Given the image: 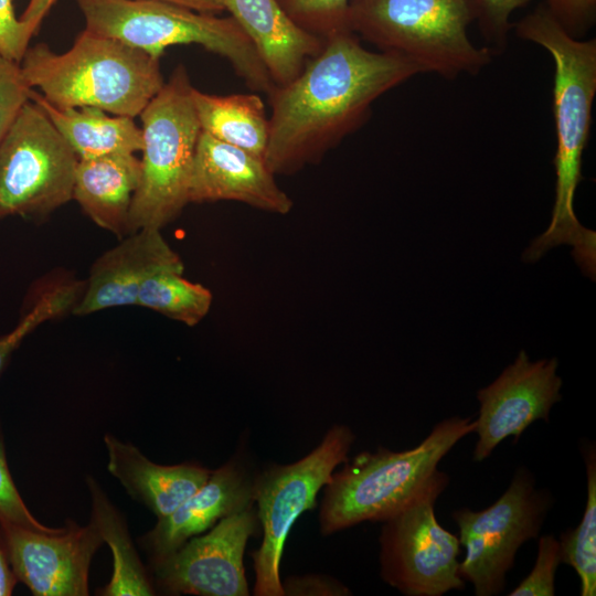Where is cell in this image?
<instances>
[{
	"label": "cell",
	"instance_id": "8992f818",
	"mask_svg": "<svg viewBox=\"0 0 596 596\" xmlns=\"http://www.w3.org/2000/svg\"><path fill=\"white\" fill-rule=\"evenodd\" d=\"M75 1L89 31L158 58L169 46L196 44L228 61L252 91L268 95L275 87L252 41L231 15L156 0Z\"/></svg>",
	"mask_w": 596,
	"mask_h": 596
},
{
	"label": "cell",
	"instance_id": "83f0119b",
	"mask_svg": "<svg viewBox=\"0 0 596 596\" xmlns=\"http://www.w3.org/2000/svg\"><path fill=\"white\" fill-rule=\"evenodd\" d=\"M560 563V541L551 534L541 536L532 571L509 595L553 596L555 594V573Z\"/></svg>",
	"mask_w": 596,
	"mask_h": 596
},
{
	"label": "cell",
	"instance_id": "6da1fadb",
	"mask_svg": "<svg viewBox=\"0 0 596 596\" xmlns=\"http://www.w3.org/2000/svg\"><path fill=\"white\" fill-rule=\"evenodd\" d=\"M416 74L412 62L365 49L351 30L327 38L295 79L267 95L272 116L265 163L275 175L318 163L369 119L380 96Z\"/></svg>",
	"mask_w": 596,
	"mask_h": 596
},
{
	"label": "cell",
	"instance_id": "1f68e13d",
	"mask_svg": "<svg viewBox=\"0 0 596 596\" xmlns=\"http://www.w3.org/2000/svg\"><path fill=\"white\" fill-rule=\"evenodd\" d=\"M32 36L28 26L17 18L12 0H0V53L20 63Z\"/></svg>",
	"mask_w": 596,
	"mask_h": 596
},
{
	"label": "cell",
	"instance_id": "5bb4252c",
	"mask_svg": "<svg viewBox=\"0 0 596 596\" xmlns=\"http://www.w3.org/2000/svg\"><path fill=\"white\" fill-rule=\"evenodd\" d=\"M555 358L532 362L521 350L515 361L488 386L477 392L480 403L473 433L478 439L473 459L482 461L509 436L518 441L535 421L549 422L550 411L561 401L562 379Z\"/></svg>",
	"mask_w": 596,
	"mask_h": 596
},
{
	"label": "cell",
	"instance_id": "e575fe53",
	"mask_svg": "<svg viewBox=\"0 0 596 596\" xmlns=\"http://www.w3.org/2000/svg\"><path fill=\"white\" fill-rule=\"evenodd\" d=\"M56 0H30L20 20L34 35Z\"/></svg>",
	"mask_w": 596,
	"mask_h": 596
},
{
	"label": "cell",
	"instance_id": "d4e9b609",
	"mask_svg": "<svg viewBox=\"0 0 596 596\" xmlns=\"http://www.w3.org/2000/svg\"><path fill=\"white\" fill-rule=\"evenodd\" d=\"M587 476V501L579 524L562 532L561 563L572 566L581 579V595H596V451L583 448Z\"/></svg>",
	"mask_w": 596,
	"mask_h": 596
},
{
	"label": "cell",
	"instance_id": "4316f807",
	"mask_svg": "<svg viewBox=\"0 0 596 596\" xmlns=\"http://www.w3.org/2000/svg\"><path fill=\"white\" fill-rule=\"evenodd\" d=\"M306 32L323 40L349 28V0H277Z\"/></svg>",
	"mask_w": 596,
	"mask_h": 596
},
{
	"label": "cell",
	"instance_id": "8fae6325",
	"mask_svg": "<svg viewBox=\"0 0 596 596\" xmlns=\"http://www.w3.org/2000/svg\"><path fill=\"white\" fill-rule=\"evenodd\" d=\"M550 507V494L535 488L529 470L519 468L508 489L490 507L451 513L459 543L466 550L459 575L472 584L476 596H493L504 589L519 547L539 535Z\"/></svg>",
	"mask_w": 596,
	"mask_h": 596
},
{
	"label": "cell",
	"instance_id": "f1b7e54d",
	"mask_svg": "<svg viewBox=\"0 0 596 596\" xmlns=\"http://www.w3.org/2000/svg\"><path fill=\"white\" fill-rule=\"evenodd\" d=\"M32 92L20 63L0 53V140L22 107L31 100Z\"/></svg>",
	"mask_w": 596,
	"mask_h": 596
},
{
	"label": "cell",
	"instance_id": "ffe728a7",
	"mask_svg": "<svg viewBox=\"0 0 596 596\" xmlns=\"http://www.w3.org/2000/svg\"><path fill=\"white\" fill-rule=\"evenodd\" d=\"M140 178L136 153L78 159L73 200L97 226L123 237Z\"/></svg>",
	"mask_w": 596,
	"mask_h": 596
},
{
	"label": "cell",
	"instance_id": "5b68a950",
	"mask_svg": "<svg viewBox=\"0 0 596 596\" xmlns=\"http://www.w3.org/2000/svg\"><path fill=\"white\" fill-rule=\"evenodd\" d=\"M479 15L478 0H349V28L361 40L446 78L489 64L492 51L468 36Z\"/></svg>",
	"mask_w": 596,
	"mask_h": 596
},
{
	"label": "cell",
	"instance_id": "d6a6232c",
	"mask_svg": "<svg viewBox=\"0 0 596 596\" xmlns=\"http://www.w3.org/2000/svg\"><path fill=\"white\" fill-rule=\"evenodd\" d=\"M545 4L564 29L577 38L595 21L596 0H546Z\"/></svg>",
	"mask_w": 596,
	"mask_h": 596
},
{
	"label": "cell",
	"instance_id": "4fadbf2b",
	"mask_svg": "<svg viewBox=\"0 0 596 596\" xmlns=\"http://www.w3.org/2000/svg\"><path fill=\"white\" fill-rule=\"evenodd\" d=\"M0 531L19 582L35 596H87L92 560L104 544L89 520L67 519L61 531L30 530L0 518Z\"/></svg>",
	"mask_w": 596,
	"mask_h": 596
},
{
	"label": "cell",
	"instance_id": "d6986e66",
	"mask_svg": "<svg viewBox=\"0 0 596 596\" xmlns=\"http://www.w3.org/2000/svg\"><path fill=\"white\" fill-rule=\"evenodd\" d=\"M104 443L108 472L157 520L172 513L206 482L212 472L195 462L156 464L131 443L121 441L110 434L104 436Z\"/></svg>",
	"mask_w": 596,
	"mask_h": 596
},
{
	"label": "cell",
	"instance_id": "7a4b0ae2",
	"mask_svg": "<svg viewBox=\"0 0 596 596\" xmlns=\"http://www.w3.org/2000/svg\"><path fill=\"white\" fill-rule=\"evenodd\" d=\"M519 38L545 49L554 62L553 113L556 132L555 200L546 230L523 253L534 263L549 249L570 245L575 263L588 277L596 274V233L583 226L574 211L583 179L582 159L596 94V41L570 34L549 8H535L515 24Z\"/></svg>",
	"mask_w": 596,
	"mask_h": 596
},
{
	"label": "cell",
	"instance_id": "44dd1931",
	"mask_svg": "<svg viewBox=\"0 0 596 596\" xmlns=\"http://www.w3.org/2000/svg\"><path fill=\"white\" fill-rule=\"evenodd\" d=\"M31 99L43 108L78 159L141 151L142 131L135 118L96 107L60 109L34 89Z\"/></svg>",
	"mask_w": 596,
	"mask_h": 596
},
{
	"label": "cell",
	"instance_id": "ac0fdd59",
	"mask_svg": "<svg viewBox=\"0 0 596 596\" xmlns=\"http://www.w3.org/2000/svg\"><path fill=\"white\" fill-rule=\"evenodd\" d=\"M252 41L275 86L295 79L324 40L299 28L277 0H224Z\"/></svg>",
	"mask_w": 596,
	"mask_h": 596
},
{
	"label": "cell",
	"instance_id": "603a6c76",
	"mask_svg": "<svg viewBox=\"0 0 596 596\" xmlns=\"http://www.w3.org/2000/svg\"><path fill=\"white\" fill-rule=\"evenodd\" d=\"M192 99L202 131L264 159L269 139V118L259 95L221 96L193 87Z\"/></svg>",
	"mask_w": 596,
	"mask_h": 596
},
{
	"label": "cell",
	"instance_id": "30bf717a",
	"mask_svg": "<svg viewBox=\"0 0 596 596\" xmlns=\"http://www.w3.org/2000/svg\"><path fill=\"white\" fill-rule=\"evenodd\" d=\"M449 482L436 470L419 491L383 521L380 534L381 577L406 596H441L464 589L458 536L437 521L435 503Z\"/></svg>",
	"mask_w": 596,
	"mask_h": 596
},
{
	"label": "cell",
	"instance_id": "e0dca14e",
	"mask_svg": "<svg viewBox=\"0 0 596 596\" xmlns=\"http://www.w3.org/2000/svg\"><path fill=\"white\" fill-rule=\"evenodd\" d=\"M180 262L161 230L141 228L127 234L94 262L72 313L87 316L108 308L136 306L142 281L157 268Z\"/></svg>",
	"mask_w": 596,
	"mask_h": 596
},
{
	"label": "cell",
	"instance_id": "277c9868",
	"mask_svg": "<svg viewBox=\"0 0 596 596\" xmlns=\"http://www.w3.org/2000/svg\"><path fill=\"white\" fill-rule=\"evenodd\" d=\"M473 429L471 417L453 416L437 423L414 448L380 447L348 459L324 486L321 533L329 535L365 521L383 522L419 491L439 461Z\"/></svg>",
	"mask_w": 596,
	"mask_h": 596
},
{
	"label": "cell",
	"instance_id": "836d02e7",
	"mask_svg": "<svg viewBox=\"0 0 596 596\" xmlns=\"http://www.w3.org/2000/svg\"><path fill=\"white\" fill-rule=\"evenodd\" d=\"M285 595H350L340 582L321 575L292 576L283 582Z\"/></svg>",
	"mask_w": 596,
	"mask_h": 596
},
{
	"label": "cell",
	"instance_id": "ba28073f",
	"mask_svg": "<svg viewBox=\"0 0 596 596\" xmlns=\"http://www.w3.org/2000/svg\"><path fill=\"white\" fill-rule=\"evenodd\" d=\"M355 436L345 425H333L320 444L301 459L270 465L254 476L253 501L263 531L259 547L252 553L256 596H284L280 561L295 521L316 505L321 488L334 469L348 460Z\"/></svg>",
	"mask_w": 596,
	"mask_h": 596
},
{
	"label": "cell",
	"instance_id": "8d00e7d4",
	"mask_svg": "<svg viewBox=\"0 0 596 596\" xmlns=\"http://www.w3.org/2000/svg\"><path fill=\"white\" fill-rule=\"evenodd\" d=\"M182 6L199 12L217 14L225 11L224 0H156Z\"/></svg>",
	"mask_w": 596,
	"mask_h": 596
},
{
	"label": "cell",
	"instance_id": "52a82bcc",
	"mask_svg": "<svg viewBox=\"0 0 596 596\" xmlns=\"http://www.w3.org/2000/svg\"><path fill=\"white\" fill-rule=\"evenodd\" d=\"M188 71L179 64L139 118L141 178L134 195L127 234L161 230L189 202V188L201 127Z\"/></svg>",
	"mask_w": 596,
	"mask_h": 596
},
{
	"label": "cell",
	"instance_id": "2e32d148",
	"mask_svg": "<svg viewBox=\"0 0 596 596\" xmlns=\"http://www.w3.org/2000/svg\"><path fill=\"white\" fill-rule=\"evenodd\" d=\"M253 482L254 475L245 461L236 457L212 470L201 488L139 538V545L150 563L170 555L221 519L251 507L254 503Z\"/></svg>",
	"mask_w": 596,
	"mask_h": 596
},
{
	"label": "cell",
	"instance_id": "cb8c5ba5",
	"mask_svg": "<svg viewBox=\"0 0 596 596\" xmlns=\"http://www.w3.org/2000/svg\"><path fill=\"white\" fill-rule=\"evenodd\" d=\"M183 262L164 265L141 284L136 306L157 311L189 327L198 324L210 311V289L183 277Z\"/></svg>",
	"mask_w": 596,
	"mask_h": 596
},
{
	"label": "cell",
	"instance_id": "7402d4cb",
	"mask_svg": "<svg viewBox=\"0 0 596 596\" xmlns=\"http://www.w3.org/2000/svg\"><path fill=\"white\" fill-rule=\"evenodd\" d=\"M85 481L91 497V521L113 555L110 581L97 589L96 594L100 596L156 595L150 573L134 545L125 517L93 477L87 476Z\"/></svg>",
	"mask_w": 596,
	"mask_h": 596
},
{
	"label": "cell",
	"instance_id": "9c48e42d",
	"mask_svg": "<svg viewBox=\"0 0 596 596\" xmlns=\"http://www.w3.org/2000/svg\"><path fill=\"white\" fill-rule=\"evenodd\" d=\"M78 157L28 102L0 140V219H43L73 199Z\"/></svg>",
	"mask_w": 596,
	"mask_h": 596
},
{
	"label": "cell",
	"instance_id": "484cf974",
	"mask_svg": "<svg viewBox=\"0 0 596 596\" xmlns=\"http://www.w3.org/2000/svg\"><path fill=\"white\" fill-rule=\"evenodd\" d=\"M84 285L79 280H58L30 300L14 328L0 334V376L26 337L44 322L72 312Z\"/></svg>",
	"mask_w": 596,
	"mask_h": 596
},
{
	"label": "cell",
	"instance_id": "9a60e30c",
	"mask_svg": "<svg viewBox=\"0 0 596 596\" xmlns=\"http://www.w3.org/2000/svg\"><path fill=\"white\" fill-rule=\"evenodd\" d=\"M236 201L275 214H288L292 200L263 158L201 130L189 188L190 203Z\"/></svg>",
	"mask_w": 596,
	"mask_h": 596
},
{
	"label": "cell",
	"instance_id": "d590c367",
	"mask_svg": "<svg viewBox=\"0 0 596 596\" xmlns=\"http://www.w3.org/2000/svg\"><path fill=\"white\" fill-rule=\"evenodd\" d=\"M18 583L0 531V596H10Z\"/></svg>",
	"mask_w": 596,
	"mask_h": 596
},
{
	"label": "cell",
	"instance_id": "f546056e",
	"mask_svg": "<svg viewBox=\"0 0 596 596\" xmlns=\"http://www.w3.org/2000/svg\"><path fill=\"white\" fill-rule=\"evenodd\" d=\"M0 518L6 519L20 526L45 532L55 533L61 531V528H50L42 524L36 518L33 517L31 511L25 505L20 492L18 491L15 483L9 470L4 436L0 422Z\"/></svg>",
	"mask_w": 596,
	"mask_h": 596
},
{
	"label": "cell",
	"instance_id": "7c38bea8",
	"mask_svg": "<svg viewBox=\"0 0 596 596\" xmlns=\"http://www.w3.org/2000/svg\"><path fill=\"white\" fill-rule=\"evenodd\" d=\"M259 528L254 505L221 519L205 534L150 563L153 586L169 595L247 596L244 552Z\"/></svg>",
	"mask_w": 596,
	"mask_h": 596
},
{
	"label": "cell",
	"instance_id": "4dcf8cb0",
	"mask_svg": "<svg viewBox=\"0 0 596 596\" xmlns=\"http://www.w3.org/2000/svg\"><path fill=\"white\" fill-rule=\"evenodd\" d=\"M533 0H478L480 6L479 24L486 40L496 50H503L509 30L511 14Z\"/></svg>",
	"mask_w": 596,
	"mask_h": 596
},
{
	"label": "cell",
	"instance_id": "3957f363",
	"mask_svg": "<svg viewBox=\"0 0 596 596\" xmlns=\"http://www.w3.org/2000/svg\"><path fill=\"white\" fill-rule=\"evenodd\" d=\"M20 66L28 85L56 108L96 107L139 117L164 79L160 58L84 29L64 53L29 46Z\"/></svg>",
	"mask_w": 596,
	"mask_h": 596
}]
</instances>
